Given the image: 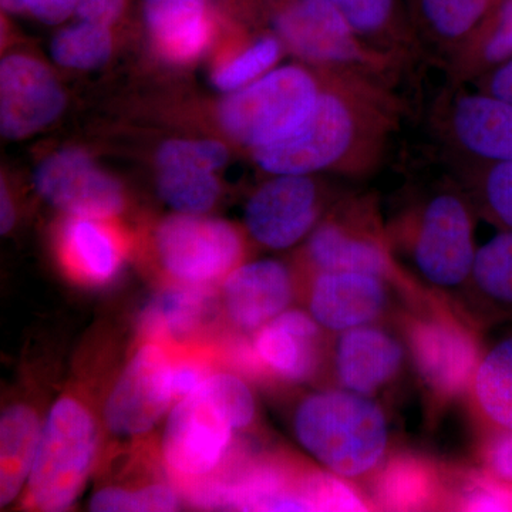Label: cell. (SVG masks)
<instances>
[{
  "instance_id": "cell-10",
  "label": "cell",
  "mask_w": 512,
  "mask_h": 512,
  "mask_svg": "<svg viewBox=\"0 0 512 512\" xmlns=\"http://www.w3.org/2000/svg\"><path fill=\"white\" fill-rule=\"evenodd\" d=\"M305 262L311 275L355 271L399 279L389 237L365 202H348L345 210L319 222L306 241Z\"/></svg>"
},
{
  "instance_id": "cell-20",
  "label": "cell",
  "mask_w": 512,
  "mask_h": 512,
  "mask_svg": "<svg viewBox=\"0 0 512 512\" xmlns=\"http://www.w3.org/2000/svg\"><path fill=\"white\" fill-rule=\"evenodd\" d=\"M403 363L402 343L375 323L339 333L336 340V380L350 392L375 396L399 375Z\"/></svg>"
},
{
  "instance_id": "cell-5",
  "label": "cell",
  "mask_w": 512,
  "mask_h": 512,
  "mask_svg": "<svg viewBox=\"0 0 512 512\" xmlns=\"http://www.w3.org/2000/svg\"><path fill=\"white\" fill-rule=\"evenodd\" d=\"M272 28L293 55L332 72L384 83L402 63L367 45L328 0H276Z\"/></svg>"
},
{
  "instance_id": "cell-36",
  "label": "cell",
  "mask_w": 512,
  "mask_h": 512,
  "mask_svg": "<svg viewBox=\"0 0 512 512\" xmlns=\"http://www.w3.org/2000/svg\"><path fill=\"white\" fill-rule=\"evenodd\" d=\"M453 505L464 511H512V484L490 471H468L454 485Z\"/></svg>"
},
{
  "instance_id": "cell-33",
  "label": "cell",
  "mask_w": 512,
  "mask_h": 512,
  "mask_svg": "<svg viewBox=\"0 0 512 512\" xmlns=\"http://www.w3.org/2000/svg\"><path fill=\"white\" fill-rule=\"evenodd\" d=\"M306 511H367L370 504L348 478L306 466L299 488Z\"/></svg>"
},
{
  "instance_id": "cell-7",
  "label": "cell",
  "mask_w": 512,
  "mask_h": 512,
  "mask_svg": "<svg viewBox=\"0 0 512 512\" xmlns=\"http://www.w3.org/2000/svg\"><path fill=\"white\" fill-rule=\"evenodd\" d=\"M164 285L214 288L234 271L244 244L228 222L195 214L165 218L154 235Z\"/></svg>"
},
{
  "instance_id": "cell-4",
  "label": "cell",
  "mask_w": 512,
  "mask_h": 512,
  "mask_svg": "<svg viewBox=\"0 0 512 512\" xmlns=\"http://www.w3.org/2000/svg\"><path fill=\"white\" fill-rule=\"evenodd\" d=\"M396 232L412 268L431 288L453 292L470 282L477 247L463 188L450 185L424 195Z\"/></svg>"
},
{
  "instance_id": "cell-3",
  "label": "cell",
  "mask_w": 512,
  "mask_h": 512,
  "mask_svg": "<svg viewBox=\"0 0 512 512\" xmlns=\"http://www.w3.org/2000/svg\"><path fill=\"white\" fill-rule=\"evenodd\" d=\"M100 444V424L92 407L77 394L60 397L43 424L22 507L42 512L69 510L96 467Z\"/></svg>"
},
{
  "instance_id": "cell-26",
  "label": "cell",
  "mask_w": 512,
  "mask_h": 512,
  "mask_svg": "<svg viewBox=\"0 0 512 512\" xmlns=\"http://www.w3.org/2000/svg\"><path fill=\"white\" fill-rule=\"evenodd\" d=\"M372 491L373 500L384 510H429L440 503V477L427 461L404 454L380 468Z\"/></svg>"
},
{
  "instance_id": "cell-11",
  "label": "cell",
  "mask_w": 512,
  "mask_h": 512,
  "mask_svg": "<svg viewBox=\"0 0 512 512\" xmlns=\"http://www.w3.org/2000/svg\"><path fill=\"white\" fill-rule=\"evenodd\" d=\"M407 345L417 373L431 393L453 399L471 389L480 349L477 340L450 313L434 312L407 326Z\"/></svg>"
},
{
  "instance_id": "cell-14",
  "label": "cell",
  "mask_w": 512,
  "mask_h": 512,
  "mask_svg": "<svg viewBox=\"0 0 512 512\" xmlns=\"http://www.w3.org/2000/svg\"><path fill=\"white\" fill-rule=\"evenodd\" d=\"M43 200L73 217L106 220L124 208L121 185L80 150H62L46 158L35 173Z\"/></svg>"
},
{
  "instance_id": "cell-16",
  "label": "cell",
  "mask_w": 512,
  "mask_h": 512,
  "mask_svg": "<svg viewBox=\"0 0 512 512\" xmlns=\"http://www.w3.org/2000/svg\"><path fill=\"white\" fill-rule=\"evenodd\" d=\"M64 94L55 76L32 57L12 55L0 64V128L20 140L62 113Z\"/></svg>"
},
{
  "instance_id": "cell-6",
  "label": "cell",
  "mask_w": 512,
  "mask_h": 512,
  "mask_svg": "<svg viewBox=\"0 0 512 512\" xmlns=\"http://www.w3.org/2000/svg\"><path fill=\"white\" fill-rule=\"evenodd\" d=\"M322 82L298 64L272 69L229 94L220 119L229 137L252 150L278 143L302 126L318 101Z\"/></svg>"
},
{
  "instance_id": "cell-40",
  "label": "cell",
  "mask_w": 512,
  "mask_h": 512,
  "mask_svg": "<svg viewBox=\"0 0 512 512\" xmlns=\"http://www.w3.org/2000/svg\"><path fill=\"white\" fill-rule=\"evenodd\" d=\"M124 0H79L76 10L80 20L110 28L123 13Z\"/></svg>"
},
{
  "instance_id": "cell-24",
  "label": "cell",
  "mask_w": 512,
  "mask_h": 512,
  "mask_svg": "<svg viewBox=\"0 0 512 512\" xmlns=\"http://www.w3.org/2000/svg\"><path fill=\"white\" fill-rule=\"evenodd\" d=\"M512 57V0H497L480 28L447 59L453 86L473 83Z\"/></svg>"
},
{
  "instance_id": "cell-22",
  "label": "cell",
  "mask_w": 512,
  "mask_h": 512,
  "mask_svg": "<svg viewBox=\"0 0 512 512\" xmlns=\"http://www.w3.org/2000/svg\"><path fill=\"white\" fill-rule=\"evenodd\" d=\"M144 18L154 42L167 59L190 62L211 36L205 0H143Z\"/></svg>"
},
{
  "instance_id": "cell-32",
  "label": "cell",
  "mask_w": 512,
  "mask_h": 512,
  "mask_svg": "<svg viewBox=\"0 0 512 512\" xmlns=\"http://www.w3.org/2000/svg\"><path fill=\"white\" fill-rule=\"evenodd\" d=\"M178 488L165 480L150 481L141 487L106 485L93 494L90 510L97 512L119 511H175L183 501Z\"/></svg>"
},
{
  "instance_id": "cell-2",
  "label": "cell",
  "mask_w": 512,
  "mask_h": 512,
  "mask_svg": "<svg viewBox=\"0 0 512 512\" xmlns=\"http://www.w3.org/2000/svg\"><path fill=\"white\" fill-rule=\"evenodd\" d=\"M293 431L323 468L348 480L375 471L389 447V424L380 404L346 389L306 396L293 416Z\"/></svg>"
},
{
  "instance_id": "cell-27",
  "label": "cell",
  "mask_w": 512,
  "mask_h": 512,
  "mask_svg": "<svg viewBox=\"0 0 512 512\" xmlns=\"http://www.w3.org/2000/svg\"><path fill=\"white\" fill-rule=\"evenodd\" d=\"M497 0H419L421 26L450 57L480 28Z\"/></svg>"
},
{
  "instance_id": "cell-9",
  "label": "cell",
  "mask_w": 512,
  "mask_h": 512,
  "mask_svg": "<svg viewBox=\"0 0 512 512\" xmlns=\"http://www.w3.org/2000/svg\"><path fill=\"white\" fill-rule=\"evenodd\" d=\"M174 404L170 349L153 340H138L104 403V427L120 439H140Z\"/></svg>"
},
{
  "instance_id": "cell-15",
  "label": "cell",
  "mask_w": 512,
  "mask_h": 512,
  "mask_svg": "<svg viewBox=\"0 0 512 512\" xmlns=\"http://www.w3.org/2000/svg\"><path fill=\"white\" fill-rule=\"evenodd\" d=\"M220 311L214 288L164 285L138 316V340L167 346L212 342L221 333Z\"/></svg>"
},
{
  "instance_id": "cell-21",
  "label": "cell",
  "mask_w": 512,
  "mask_h": 512,
  "mask_svg": "<svg viewBox=\"0 0 512 512\" xmlns=\"http://www.w3.org/2000/svg\"><path fill=\"white\" fill-rule=\"evenodd\" d=\"M57 248L64 276L92 291L113 284L126 258L117 232L93 218L73 217L64 222Z\"/></svg>"
},
{
  "instance_id": "cell-23",
  "label": "cell",
  "mask_w": 512,
  "mask_h": 512,
  "mask_svg": "<svg viewBox=\"0 0 512 512\" xmlns=\"http://www.w3.org/2000/svg\"><path fill=\"white\" fill-rule=\"evenodd\" d=\"M43 426L32 406L10 404L0 419V504L15 501L28 483Z\"/></svg>"
},
{
  "instance_id": "cell-41",
  "label": "cell",
  "mask_w": 512,
  "mask_h": 512,
  "mask_svg": "<svg viewBox=\"0 0 512 512\" xmlns=\"http://www.w3.org/2000/svg\"><path fill=\"white\" fill-rule=\"evenodd\" d=\"M478 92L512 103V57L473 82Z\"/></svg>"
},
{
  "instance_id": "cell-18",
  "label": "cell",
  "mask_w": 512,
  "mask_h": 512,
  "mask_svg": "<svg viewBox=\"0 0 512 512\" xmlns=\"http://www.w3.org/2000/svg\"><path fill=\"white\" fill-rule=\"evenodd\" d=\"M389 284L382 276L366 272H316L309 282V313L332 333L372 325L389 308Z\"/></svg>"
},
{
  "instance_id": "cell-43",
  "label": "cell",
  "mask_w": 512,
  "mask_h": 512,
  "mask_svg": "<svg viewBox=\"0 0 512 512\" xmlns=\"http://www.w3.org/2000/svg\"><path fill=\"white\" fill-rule=\"evenodd\" d=\"M16 222L15 205L5 183H2V192H0V225H2V234H9Z\"/></svg>"
},
{
  "instance_id": "cell-37",
  "label": "cell",
  "mask_w": 512,
  "mask_h": 512,
  "mask_svg": "<svg viewBox=\"0 0 512 512\" xmlns=\"http://www.w3.org/2000/svg\"><path fill=\"white\" fill-rule=\"evenodd\" d=\"M201 386L224 407L235 430H245L254 423L256 403L244 377L231 372H215Z\"/></svg>"
},
{
  "instance_id": "cell-29",
  "label": "cell",
  "mask_w": 512,
  "mask_h": 512,
  "mask_svg": "<svg viewBox=\"0 0 512 512\" xmlns=\"http://www.w3.org/2000/svg\"><path fill=\"white\" fill-rule=\"evenodd\" d=\"M158 192L170 207L183 214L210 211L220 195V184L212 171L190 165H161Z\"/></svg>"
},
{
  "instance_id": "cell-8",
  "label": "cell",
  "mask_w": 512,
  "mask_h": 512,
  "mask_svg": "<svg viewBox=\"0 0 512 512\" xmlns=\"http://www.w3.org/2000/svg\"><path fill=\"white\" fill-rule=\"evenodd\" d=\"M231 417L200 386L171 409L161 443V460L168 480L178 488L217 473L234 448Z\"/></svg>"
},
{
  "instance_id": "cell-35",
  "label": "cell",
  "mask_w": 512,
  "mask_h": 512,
  "mask_svg": "<svg viewBox=\"0 0 512 512\" xmlns=\"http://www.w3.org/2000/svg\"><path fill=\"white\" fill-rule=\"evenodd\" d=\"M282 49L284 45L275 35L261 37L241 55L215 72L212 77L214 86L222 92H237L242 87L254 83L259 77L274 69Z\"/></svg>"
},
{
  "instance_id": "cell-17",
  "label": "cell",
  "mask_w": 512,
  "mask_h": 512,
  "mask_svg": "<svg viewBox=\"0 0 512 512\" xmlns=\"http://www.w3.org/2000/svg\"><path fill=\"white\" fill-rule=\"evenodd\" d=\"M295 293V275L284 262L261 259L239 265L224 279L222 315L237 332L255 333L288 311Z\"/></svg>"
},
{
  "instance_id": "cell-31",
  "label": "cell",
  "mask_w": 512,
  "mask_h": 512,
  "mask_svg": "<svg viewBox=\"0 0 512 512\" xmlns=\"http://www.w3.org/2000/svg\"><path fill=\"white\" fill-rule=\"evenodd\" d=\"M111 46L109 28L80 20L79 25L57 33L50 53L60 66L90 70L103 66L109 60Z\"/></svg>"
},
{
  "instance_id": "cell-1",
  "label": "cell",
  "mask_w": 512,
  "mask_h": 512,
  "mask_svg": "<svg viewBox=\"0 0 512 512\" xmlns=\"http://www.w3.org/2000/svg\"><path fill=\"white\" fill-rule=\"evenodd\" d=\"M399 119V100L386 83L325 70L308 119L284 140L255 148L254 160L274 175L336 171L360 177L382 163Z\"/></svg>"
},
{
  "instance_id": "cell-42",
  "label": "cell",
  "mask_w": 512,
  "mask_h": 512,
  "mask_svg": "<svg viewBox=\"0 0 512 512\" xmlns=\"http://www.w3.org/2000/svg\"><path fill=\"white\" fill-rule=\"evenodd\" d=\"M79 0H25L26 12L47 25H57L69 18Z\"/></svg>"
},
{
  "instance_id": "cell-25",
  "label": "cell",
  "mask_w": 512,
  "mask_h": 512,
  "mask_svg": "<svg viewBox=\"0 0 512 512\" xmlns=\"http://www.w3.org/2000/svg\"><path fill=\"white\" fill-rule=\"evenodd\" d=\"M357 35L380 52L406 60L416 49L400 0H328Z\"/></svg>"
},
{
  "instance_id": "cell-38",
  "label": "cell",
  "mask_w": 512,
  "mask_h": 512,
  "mask_svg": "<svg viewBox=\"0 0 512 512\" xmlns=\"http://www.w3.org/2000/svg\"><path fill=\"white\" fill-rule=\"evenodd\" d=\"M228 151L217 141H167L158 151V167L161 165H190L212 171L227 163Z\"/></svg>"
},
{
  "instance_id": "cell-28",
  "label": "cell",
  "mask_w": 512,
  "mask_h": 512,
  "mask_svg": "<svg viewBox=\"0 0 512 512\" xmlns=\"http://www.w3.org/2000/svg\"><path fill=\"white\" fill-rule=\"evenodd\" d=\"M470 390L488 420L512 431V338L481 357Z\"/></svg>"
},
{
  "instance_id": "cell-19",
  "label": "cell",
  "mask_w": 512,
  "mask_h": 512,
  "mask_svg": "<svg viewBox=\"0 0 512 512\" xmlns=\"http://www.w3.org/2000/svg\"><path fill=\"white\" fill-rule=\"evenodd\" d=\"M322 330L311 313L288 309L252 333V349L265 382L296 384L311 380L322 362Z\"/></svg>"
},
{
  "instance_id": "cell-30",
  "label": "cell",
  "mask_w": 512,
  "mask_h": 512,
  "mask_svg": "<svg viewBox=\"0 0 512 512\" xmlns=\"http://www.w3.org/2000/svg\"><path fill=\"white\" fill-rule=\"evenodd\" d=\"M470 282L488 301L512 305V231L477 248Z\"/></svg>"
},
{
  "instance_id": "cell-13",
  "label": "cell",
  "mask_w": 512,
  "mask_h": 512,
  "mask_svg": "<svg viewBox=\"0 0 512 512\" xmlns=\"http://www.w3.org/2000/svg\"><path fill=\"white\" fill-rule=\"evenodd\" d=\"M453 87L440 113L441 133L450 147L476 163H512V103Z\"/></svg>"
},
{
  "instance_id": "cell-39",
  "label": "cell",
  "mask_w": 512,
  "mask_h": 512,
  "mask_svg": "<svg viewBox=\"0 0 512 512\" xmlns=\"http://www.w3.org/2000/svg\"><path fill=\"white\" fill-rule=\"evenodd\" d=\"M485 468L493 476L512 484V431L504 430L485 444Z\"/></svg>"
},
{
  "instance_id": "cell-12",
  "label": "cell",
  "mask_w": 512,
  "mask_h": 512,
  "mask_svg": "<svg viewBox=\"0 0 512 512\" xmlns=\"http://www.w3.org/2000/svg\"><path fill=\"white\" fill-rule=\"evenodd\" d=\"M322 192L311 175L279 174L254 192L245 208V225L258 244L288 249L319 224Z\"/></svg>"
},
{
  "instance_id": "cell-34",
  "label": "cell",
  "mask_w": 512,
  "mask_h": 512,
  "mask_svg": "<svg viewBox=\"0 0 512 512\" xmlns=\"http://www.w3.org/2000/svg\"><path fill=\"white\" fill-rule=\"evenodd\" d=\"M470 163L461 174L471 192L495 221L512 231V163Z\"/></svg>"
}]
</instances>
